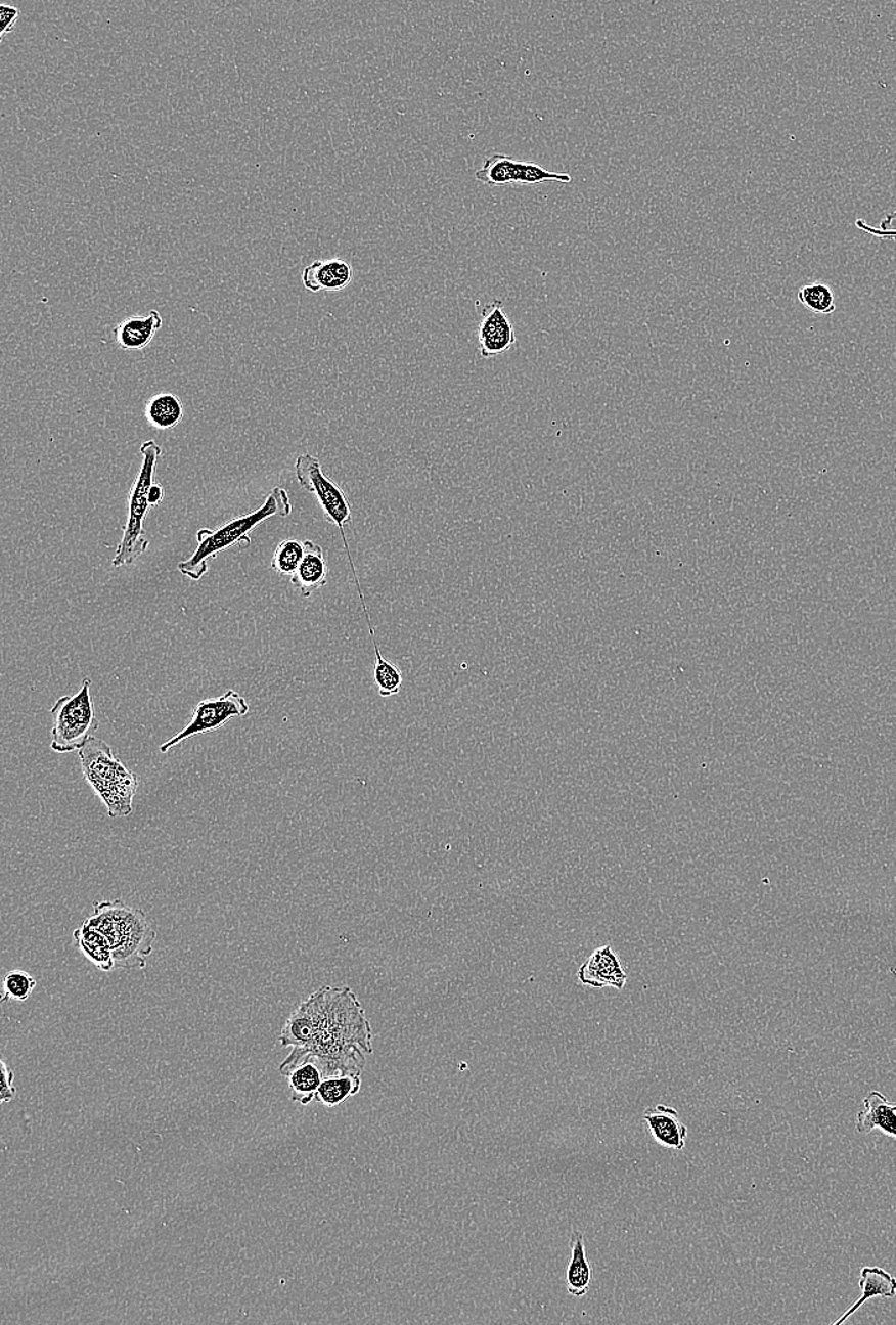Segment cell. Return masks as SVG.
Instances as JSON below:
<instances>
[{
    "label": "cell",
    "mask_w": 896,
    "mask_h": 1325,
    "mask_svg": "<svg viewBox=\"0 0 896 1325\" xmlns=\"http://www.w3.org/2000/svg\"><path fill=\"white\" fill-rule=\"evenodd\" d=\"M372 1028L361 1002L349 988L322 986L286 1020L280 1046L292 1048L279 1070L306 1058H314L325 1078L332 1075H362L366 1057L372 1054Z\"/></svg>",
    "instance_id": "cell-1"
},
{
    "label": "cell",
    "mask_w": 896,
    "mask_h": 1325,
    "mask_svg": "<svg viewBox=\"0 0 896 1325\" xmlns=\"http://www.w3.org/2000/svg\"><path fill=\"white\" fill-rule=\"evenodd\" d=\"M292 509L294 506H292L288 492L281 487L273 488L258 511L234 518L231 522L223 524L222 527L217 529H200L196 534L197 547L194 554L189 559L181 561L177 565V569L186 578L199 581L210 570L211 560L216 559L218 554L234 547V545L239 548H248L252 543L250 533L255 528L273 517H289Z\"/></svg>",
    "instance_id": "cell-2"
},
{
    "label": "cell",
    "mask_w": 896,
    "mask_h": 1325,
    "mask_svg": "<svg viewBox=\"0 0 896 1325\" xmlns=\"http://www.w3.org/2000/svg\"><path fill=\"white\" fill-rule=\"evenodd\" d=\"M85 922L100 930L110 942L115 968L132 970L147 966L158 934L143 911L130 908L122 900L100 901L93 906V914Z\"/></svg>",
    "instance_id": "cell-3"
},
{
    "label": "cell",
    "mask_w": 896,
    "mask_h": 1325,
    "mask_svg": "<svg viewBox=\"0 0 896 1325\" xmlns=\"http://www.w3.org/2000/svg\"><path fill=\"white\" fill-rule=\"evenodd\" d=\"M78 757L83 777L105 804L108 815L117 819L127 818L132 813L139 779L114 755L110 745L100 738L92 737L78 751Z\"/></svg>",
    "instance_id": "cell-4"
},
{
    "label": "cell",
    "mask_w": 896,
    "mask_h": 1325,
    "mask_svg": "<svg viewBox=\"0 0 896 1325\" xmlns=\"http://www.w3.org/2000/svg\"><path fill=\"white\" fill-rule=\"evenodd\" d=\"M140 454H142V466L129 493L128 519L122 540L113 559L114 568L133 565L149 545L144 521L150 507H153L149 500V492L154 485L155 468L163 456V449L154 440H147L140 446Z\"/></svg>",
    "instance_id": "cell-5"
},
{
    "label": "cell",
    "mask_w": 896,
    "mask_h": 1325,
    "mask_svg": "<svg viewBox=\"0 0 896 1325\" xmlns=\"http://www.w3.org/2000/svg\"><path fill=\"white\" fill-rule=\"evenodd\" d=\"M295 470L300 486L304 488L305 491L314 493L317 501H319L322 512L325 514L327 522L334 524V526L341 530L343 544L344 548H346L349 565H351L354 583L357 585L358 594L359 598H361V605L363 607L364 615H366L367 623L371 626V616H369L366 601H364L356 566H354L346 535V527L348 524L352 523L351 505H349L346 493L343 492L342 488L339 487L335 482H332L330 478L325 475L324 471H322L319 458H316L315 455H300L296 460Z\"/></svg>",
    "instance_id": "cell-6"
},
{
    "label": "cell",
    "mask_w": 896,
    "mask_h": 1325,
    "mask_svg": "<svg viewBox=\"0 0 896 1325\" xmlns=\"http://www.w3.org/2000/svg\"><path fill=\"white\" fill-rule=\"evenodd\" d=\"M91 679L82 680L75 695L57 699L50 710L53 716L51 750L56 753L81 751L100 728L91 694Z\"/></svg>",
    "instance_id": "cell-7"
},
{
    "label": "cell",
    "mask_w": 896,
    "mask_h": 1325,
    "mask_svg": "<svg viewBox=\"0 0 896 1325\" xmlns=\"http://www.w3.org/2000/svg\"><path fill=\"white\" fill-rule=\"evenodd\" d=\"M249 710L247 699L234 690H228L220 698L203 700L195 706L191 720L185 728L161 745L160 752L168 753L171 748L181 745L192 737L216 732L229 720L248 715Z\"/></svg>",
    "instance_id": "cell-8"
},
{
    "label": "cell",
    "mask_w": 896,
    "mask_h": 1325,
    "mask_svg": "<svg viewBox=\"0 0 896 1325\" xmlns=\"http://www.w3.org/2000/svg\"><path fill=\"white\" fill-rule=\"evenodd\" d=\"M577 979L582 985L593 989L614 988L622 990L627 984L622 961L612 945L593 951V954L578 969Z\"/></svg>",
    "instance_id": "cell-9"
},
{
    "label": "cell",
    "mask_w": 896,
    "mask_h": 1325,
    "mask_svg": "<svg viewBox=\"0 0 896 1325\" xmlns=\"http://www.w3.org/2000/svg\"><path fill=\"white\" fill-rule=\"evenodd\" d=\"M478 341L484 358L502 355L513 347L516 343L513 325L505 314L501 300H494L483 309Z\"/></svg>",
    "instance_id": "cell-10"
},
{
    "label": "cell",
    "mask_w": 896,
    "mask_h": 1325,
    "mask_svg": "<svg viewBox=\"0 0 896 1325\" xmlns=\"http://www.w3.org/2000/svg\"><path fill=\"white\" fill-rule=\"evenodd\" d=\"M643 1120L651 1136L660 1146L681 1152L686 1145L687 1128L679 1113L668 1105H658L644 1110Z\"/></svg>",
    "instance_id": "cell-11"
},
{
    "label": "cell",
    "mask_w": 896,
    "mask_h": 1325,
    "mask_svg": "<svg viewBox=\"0 0 896 1325\" xmlns=\"http://www.w3.org/2000/svg\"><path fill=\"white\" fill-rule=\"evenodd\" d=\"M353 280V267L343 259L332 258L327 261H315L302 273V282L310 293H338L347 289Z\"/></svg>",
    "instance_id": "cell-12"
},
{
    "label": "cell",
    "mask_w": 896,
    "mask_h": 1325,
    "mask_svg": "<svg viewBox=\"0 0 896 1325\" xmlns=\"http://www.w3.org/2000/svg\"><path fill=\"white\" fill-rule=\"evenodd\" d=\"M329 566L321 545L305 540V556L297 573L292 576V585L302 597L309 598L327 583Z\"/></svg>",
    "instance_id": "cell-13"
},
{
    "label": "cell",
    "mask_w": 896,
    "mask_h": 1325,
    "mask_svg": "<svg viewBox=\"0 0 896 1325\" xmlns=\"http://www.w3.org/2000/svg\"><path fill=\"white\" fill-rule=\"evenodd\" d=\"M163 324V316L155 310L149 311L147 315L132 316L114 329L115 341L124 351L143 350L150 345Z\"/></svg>",
    "instance_id": "cell-14"
},
{
    "label": "cell",
    "mask_w": 896,
    "mask_h": 1325,
    "mask_svg": "<svg viewBox=\"0 0 896 1325\" xmlns=\"http://www.w3.org/2000/svg\"><path fill=\"white\" fill-rule=\"evenodd\" d=\"M856 1130L862 1135L880 1130L896 1140V1104H890L879 1091H871L863 1099V1109L857 1114Z\"/></svg>",
    "instance_id": "cell-15"
},
{
    "label": "cell",
    "mask_w": 896,
    "mask_h": 1325,
    "mask_svg": "<svg viewBox=\"0 0 896 1325\" xmlns=\"http://www.w3.org/2000/svg\"><path fill=\"white\" fill-rule=\"evenodd\" d=\"M290 1090V1100L301 1105H310L316 1100L317 1091L324 1080L320 1065L314 1058H306L292 1067L281 1070Z\"/></svg>",
    "instance_id": "cell-16"
},
{
    "label": "cell",
    "mask_w": 896,
    "mask_h": 1325,
    "mask_svg": "<svg viewBox=\"0 0 896 1325\" xmlns=\"http://www.w3.org/2000/svg\"><path fill=\"white\" fill-rule=\"evenodd\" d=\"M570 1244L571 1261L566 1268V1287L570 1295L582 1297L590 1290L592 1267L587 1258L585 1236L581 1231L572 1234Z\"/></svg>",
    "instance_id": "cell-17"
},
{
    "label": "cell",
    "mask_w": 896,
    "mask_h": 1325,
    "mask_svg": "<svg viewBox=\"0 0 896 1325\" xmlns=\"http://www.w3.org/2000/svg\"><path fill=\"white\" fill-rule=\"evenodd\" d=\"M859 1287H861L862 1290V1295L859 1297V1300L854 1302L853 1306L843 1314L841 1319L833 1322V1325H841L846 1322L849 1317L853 1316L859 1308L864 1306L868 1300H871V1298L895 1297L896 1277L893 1276L892 1273L885 1271L882 1267H864L861 1271Z\"/></svg>",
    "instance_id": "cell-18"
},
{
    "label": "cell",
    "mask_w": 896,
    "mask_h": 1325,
    "mask_svg": "<svg viewBox=\"0 0 896 1325\" xmlns=\"http://www.w3.org/2000/svg\"><path fill=\"white\" fill-rule=\"evenodd\" d=\"M73 937H75L77 947L81 951V954L95 965L98 970L108 973V971L117 969L115 968L111 944L100 930L92 928L86 922H83L82 926L73 932Z\"/></svg>",
    "instance_id": "cell-19"
},
{
    "label": "cell",
    "mask_w": 896,
    "mask_h": 1325,
    "mask_svg": "<svg viewBox=\"0 0 896 1325\" xmlns=\"http://www.w3.org/2000/svg\"><path fill=\"white\" fill-rule=\"evenodd\" d=\"M145 417L154 429H175L184 418V405L175 394L161 393L148 400Z\"/></svg>",
    "instance_id": "cell-20"
},
{
    "label": "cell",
    "mask_w": 896,
    "mask_h": 1325,
    "mask_svg": "<svg viewBox=\"0 0 896 1325\" xmlns=\"http://www.w3.org/2000/svg\"><path fill=\"white\" fill-rule=\"evenodd\" d=\"M361 1088L362 1075H332V1077L322 1080L316 1094V1101L326 1106V1108H335V1106L346 1103L352 1096L357 1095Z\"/></svg>",
    "instance_id": "cell-21"
},
{
    "label": "cell",
    "mask_w": 896,
    "mask_h": 1325,
    "mask_svg": "<svg viewBox=\"0 0 896 1325\" xmlns=\"http://www.w3.org/2000/svg\"><path fill=\"white\" fill-rule=\"evenodd\" d=\"M519 161L505 154H494L484 161L482 169L476 173L479 183L491 186L516 185Z\"/></svg>",
    "instance_id": "cell-22"
},
{
    "label": "cell",
    "mask_w": 896,
    "mask_h": 1325,
    "mask_svg": "<svg viewBox=\"0 0 896 1325\" xmlns=\"http://www.w3.org/2000/svg\"><path fill=\"white\" fill-rule=\"evenodd\" d=\"M373 647L374 652H376L374 653L376 661H374L373 679L379 696L390 698V696L398 695L401 686H403V673L394 663L384 658L377 642L373 643Z\"/></svg>",
    "instance_id": "cell-23"
},
{
    "label": "cell",
    "mask_w": 896,
    "mask_h": 1325,
    "mask_svg": "<svg viewBox=\"0 0 896 1325\" xmlns=\"http://www.w3.org/2000/svg\"><path fill=\"white\" fill-rule=\"evenodd\" d=\"M305 556V542L288 538L280 542L273 555L272 569L281 576H294Z\"/></svg>",
    "instance_id": "cell-24"
},
{
    "label": "cell",
    "mask_w": 896,
    "mask_h": 1325,
    "mask_svg": "<svg viewBox=\"0 0 896 1325\" xmlns=\"http://www.w3.org/2000/svg\"><path fill=\"white\" fill-rule=\"evenodd\" d=\"M799 301L811 313L831 315L836 311L835 294L824 283L806 284L799 291Z\"/></svg>",
    "instance_id": "cell-25"
},
{
    "label": "cell",
    "mask_w": 896,
    "mask_h": 1325,
    "mask_svg": "<svg viewBox=\"0 0 896 1325\" xmlns=\"http://www.w3.org/2000/svg\"><path fill=\"white\" fill-rule=\"evenodd\" d=\"M36 980L28 971L15 969L9 971L3 980V1002H26L33 996Z\"/></svg>",
    "instance_id": "cell-26"
},
{
    "label": "cell",
    "mask_w": 896,
    "mask_h": 1325,
    "mask_svg": "<svg viewBox=\"0 0 896 1325\" xmlns=\"http://www.w3.org/2000/svg\"><path fill=\"white\" fill-rule=\"evenodd\" d=\"M549 181H558L561 184L571 183L572 178L567 173H554L541 168L535 163H518V174H516V185H539L549 183Z\"/></svg>",
    "instance_id": "cell-27"
},
{
    "label": "cell",
    "mask_w": 896,
    "mask_h": 1325,
    "mask_svg": "<svg viewBox=\"0 0 896 1325\" xmlns=\"http://www.w3.org/2000/svg\"><path fill=\"white\" fill-rule=\"evenodd\" d=\"M856 226L859 230L869 233L875 237L884 238V240H896V211L888 213L880 222V227H872L863 220H857Z\"/></svg>",
    "instance_id": "cell-28"
},
{
    "label": "cell",
    "mask_w": 896,
    "mask_h": 1325,
    "mask_svg": "<svg viewBox=\"0 0 896 1325\" xmlns=\"http://www.w3.org/2000/svg\"><path fill=\"white\" fill-rule=\"evenodd\" d=\"M19 9L10 4H0V39L12 33L18 23Z\"/></svg>",
    "instance_id": "cell-29"
},
{
    "label": "cell",
    "mask_w": 896,
    "mask_h": 1325,
    "mask_svg": "<svg viewBox=\"0 0 896 1325\" xmlns=\"http://www.w3.org/2000/svg\"><path fill=\"white\" fill-rule=\"evenodd\" d=\"M0 1067H2V1096H0V1099H2L3 1104L10 1103L15 1096V1088L13 1086L14 1073L13 1070L8 1067L7 1063H5L4 1059L0 1062Z\"/></svg>",
    "instance_id": "cell-30"
},
{
    "label": "cell",
    "mask_w": 896,
    "mask_h": 1325,
    "mask_svg": "<svg viewBox=\"0 0 896 1325\" xmlns=\"http://www.w3.org/2000/svg\"><path fill=\"white\" fill-rule=\"evenodd\" d=\"M164 497H165L164 488L158 485V483H154L153 487L150 488V492H149V500H150V503H152V506L153 507L159 506L160 503L164 501Z\"/></svg>",
    "instance_id": "cell-31"
}]
</instances>
